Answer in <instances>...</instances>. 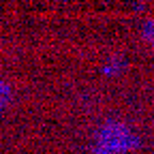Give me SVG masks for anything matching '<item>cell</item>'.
<instances>
[{"label":"cell","instance_id":"6da1fadb","mask_svg":"<svg viewBox=\"0 0 154 154\" xmlns=\"http://www.w3.org/2000/svg\"><path fill=\"white\" fill-rule=\"evenodd\" d=\"M146 36L152 41V45H154V22H150L148 26H146Z\"/></svg>","mask_w":154,"mask_h":154}]
</instances>
